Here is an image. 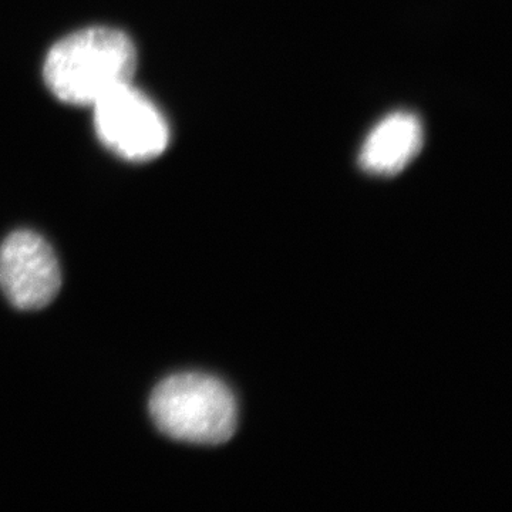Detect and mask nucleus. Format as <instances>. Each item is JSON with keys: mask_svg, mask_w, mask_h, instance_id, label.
<instances>
[{"mask_svg": "<svg viewBox=\"0 0 512 512\" xmlns=\"http://www.w3.org/2000/svg\"><path fill=\"white\" fill-rule=\"evenodd\" d=\"M137 52L126 33L104 26L79 30L47 53L43 74L57 99L92 107L117 87L133 82Z\"/></svg>", "mask_w": 512, "mask_h": 512, "instance_id": "f257e3e1", "label": "nucleus"}, {"mask_svg": "<svg viewBox=\"0 0 512 512\" xmlns=\"http://www.w3.org/2000/svg\"><path fill=\"white\" fill-rule=\"evenodd\" d=\"M150 416L170 439L200 446H220L238 426V404L217 377L180 373L164 379L150 397Z\"/></svg>", "mask_w": 512, "mask_h": 512, "instance_id": "f03ea898", "label": "nucleus"}, {"mask_svg": "<svg viewBox=\"0 0 512 512\" xmlns=\"http://www.w3.org/2000/svg\"><path fill=\"white\" fill-rule=\"evenodd\" d=\"M94 130L116 156L134 163L160 157L170 144V127L154 101L133 82L93 104Z\"/></svg>", "mask_w": 512, "mask_h": 512, "instance_id": "7ed1b4c3", "label": "nucleus"}, {"mask_svg": "<svg viewBox=\"0 0 512 512\" xmlns=\"http://www.w3.org/2000/svg\"><path fill=\"white\" fill-rule=\"evenodd\" d=\"M62 286L59 262L46 239L16 231L0 245V289L20 311L50 305Z\"/></svg>", "mask_w": 512, "mask_h": 512, "instance_id": "20e7f679", "label": "nucleus"}, {"mask_svg": "<svg viewBox=\"0 0 512 512\" xmlns=\"http://www.w3.org/2000/svg\"><path fill=\"white\" fill-rule=\"evenodd\" d=\"M423 124L409 111L384 117L367 134L360 148L359 164L366 173L392 177L402 173L423 147Z\"/></svg>", "mask_w": 512, "mask_h": 512, "instance_id": "39448f33", "label": "nucleus"}]
</instances>
